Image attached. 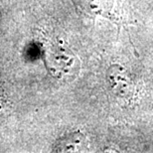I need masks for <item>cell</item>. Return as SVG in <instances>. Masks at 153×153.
<instances>
[{
  "label": "cell",
  "instance_id": "7a4b0ae2",
  "mask_svg": "<svg viewBox=\"0 0 153 153\" xmlns=\"http://www.w3.org/2000/svg\"><path fill=\"white\" fill-rule=\"evenodd\" d=\"M85 138L81 133H73L59 142V151H79L85 148Z\"/></svg>",
  "mask_w": 153,
  "mask_h": 153
},
{
  "label": "cell",
  "instance_id": "6da1fadb",
  "mask_svg": "<svg viewBox=\"0 0 153 153\" xmlns=\"http://www.w3.org/2000/svg\"><path fill=\"white\" fill-rule=\"evenodd\" d=\"M109 88L112 94L119 100H129L134 94V84L130 73L124 67L118 64H114L106 72Z\"/></svg>",
  "mask_w": 153,
  "mask_h": 153
}]
</instances>
